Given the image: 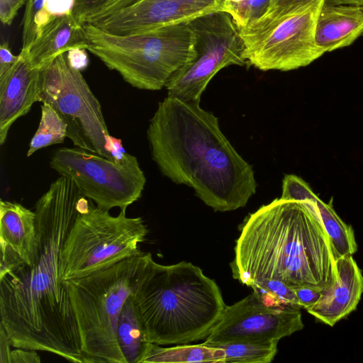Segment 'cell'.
<instances>
[{"mask_svg":"<svg viewBox=\"0 0 363 363\" xmlns=\"http://www.w3.org/2000/svg\"><path fill=\"white\" fill-rule=\"evenodd\" d=\"M83 195L60 176L35 203L36 259L0 274L1 323L13 347L44 351L84 363L70 298L60 276V256Z\"/></svg>","mask_w":363,"mask_h":363,"instance_id":"6da1fadb","label":"cell"},{"mask_svg":"<svg viewBox=\"0 0 363 363\" xmlns=\"http://www.w3.org/2000/svg\"><path fill=\"white\" fill-rule=\"evenodd\" d=\"M147 136L162 174L191 187L215 211L244 207L255 194L252 165L223 133L218 118L200 102L167 95L150 119Z\"/></svg>","mask_w":363,"mask_h":363,"instance_id":"7a4b0ae2","label":"cell"},{"mask_svg":"<svg viewBox=\"0 0 363 363\" xmlns=\"http://www.w3.org/2000/svg\"><path fill=\"white\" fill-rule=\"evenodd\" d=\"M311 191L299 182L292 189L294 200L276 199L247 218L230 264L234 279L250 287L274 279L319 291L337 281V259Z\"/></svg>","mask_w":363,"mask_h":363,"instance_id":"3957f363","label":"cell"},{"mask_svg":"<svg viewBox=\"0 0 363 363\" xmlns=\"http://www.w3.org/2000/svg\"><path fill=\"white\" fill-rule=\"evenodd\" d=\"M148 342L183 345L205 340L226 305L214 280L190 262L151 257L132 294Z\"/></svg>","mask_w":363,"mask_h":363,"instance_id":"277c9868","label":"cell"},{"mask_svg":"<svg viewBox=\"0 0 363 363\" xmlns=\"http://www.w3.org/2000/svg\"><path fill=\"white\" fill-rule=\"evenodd\" d=\"M151 257L142 252L86 276L62 281L76 318L84 363H126L117 342V322Z\"/></svg>","mask_w":363,"mask_h":363,"instance_id":"5b68a950","label":"cell"},{"mask_svg":"<svg viewBox=\"0 0 363 363\" xmlns=\"http://www.w3.org/2000/svg\"><path fill=\"white\" fill-rule=\"evenodd\" d=\"M86 50L132 86L165 87L170 77L196 55V35L188 23L130 35H116L83 24Z\"/></svg>","mask_w":363,"mask_h":363,"instance_id":"8992f818","label":"cell"},{"mask_svg":"<svg viewBox=\"0 0 363 363\" xmlns=\"http://www.w3.org/2000/svg\"><path fill=\"white\" fill-rule=\"evenodd\" d=\"M325 1L270 0L259 18L238 28L247 65L262 71H290L320 57L315 32Z\"/></svg>","mask_w":363,"mask_h":363,"instance_id":"52a82bcc","label":"cell"},{"mask_svg":"<svg viewBox=\"0 0 363 363\" xmlns=\"http://www.w3.org/2000/svg\"><path fill=\"white\" fill-rule=\"evenodd\" d=\"M140 217L130 218L126 210L113 216L95 206L79 211L60 256L62 281L80 278L140 254L139 244L147 234Z\"/></svg>","mask_w":363,"mask_h":363,"instance_id":"ba28073f","label":"cell"},{"mask_svg":"<svg viewBox=\"0 0 363 363\" xmlns=\"http://www.w3.org/2000/svg\"><path fill=\"white\" fill-rule=\"evenodd\" d=\"M39 101L50 104L67 125L75 147L113 160L107 150L110 135L100 102L81 72L72 67L67 52L41 69Z\"/></svg>","mask_w":363,"mask_h":363,"instance_id":"9c48e42d","label":"cell"},{"mask_svg":"<svg viewBox=\"0 0 363 363\" xmlns=\"http://www.w3.org/2000/svg\"><path fill=\"white\" fill-rule=\"evenodd\" d=\"M50 166L69 177L80 193L97 206L126 210L142 196L146 178L136 157L126 152L115 161L78 147H60Z\"/></svg>","mask_w":363,"mask_h":363,"instance_id":"30bf717a","label":"cell"},{"mask_svg":"<svg viewBox=\"0 0 363 363\" xmlns=\"http://www.w3.org/2000/svg\"><path fill=\"white\" fill-rule=\"evenodd\" d=\"M196 35L194 58L167 82V95L200 102L209 82L223 68L247 65L239 29L227 12L211 13L188 22Z\"/></svg>","mask_w":363,"mask_h":363,"instance_id":"8fae6325","label":"cell"},{"mask_svg":"<svg viewBox=\"0 0 363 363\" xmlns=\"http://www.w3.org/2000/svg\"><path fill=\"white\" fill-rule=\"evenodd\" d=\"M300 309L269 305L253 291L225 306L203 343L213 347L241 341H279L303 328Z\"/></svg>","mask_w":363,"mask_h":363,"instance_id":"7c38bea8","label":"cell"},{"mask_svg":"<svg viewBox=\"0 0 363 363\" xmlns=\"http://www.w3.org/2000/svg\"><path fill=\"white\" fill-rule=\"evenodd\" d=\"M225 0H140L137 4L89 23L116 35H130L188 23L211 13L225 11Z\"/></svg>","mask_w":363,"mask_h":363,"instance_id":"4fadbf2b","label":"cell"},{"mask_svg":"<svg viewBox=\"0 0 363 363\" xmlns=\"http://www.w3.org/2000/svg\"><path fill=\"white\" fill-rule=\"evenodd\" d=\"M0 274L21 264L33 265L38 250L35 211L19 203L0 201Z\"/></svg>","mask_w":363,"mask_h":363,"instance_id":"5bb4252c","label":"cell"},{"mask_svg":"<svg viewBox=\"0 0 363 363\" xmlns=\"http://www.w3.org/2000/svg\"><path fill=\"white\" fill-rule=\"evenodd\" d=\"M18 61L0 75V145L6 142L13 123L27 114L35 102L39 101L42 74L33 69L27 51L20 52Z\"/></svg>","mask_w":363,"mask_h":363,"instance_id":"9a60e30c","label":"cell"},{"mask_svg":"<svg viewBox=\"0 0 363 363\" xmlns=\"http://www.w3.org/2000/svg\"><path fill=\"white\" fill-rule=\"evenodd\" d=\"M337 281L320 291L318 302L306 311L322 323L333 326L354 311L363 294V276L352 255L336 260Z\"/></svg>","mask_w":363,"mask_h":363,"instance_id":"2e32d148","label":"cell"},{"mask_svg":"<svg viewBox=\"0 0 363 363\" xmlns=\"http://www.w3.org/2000/svg\"><path fill=\"white\" fill-rule=\"evenodd\" d=\"M88 39L83 24L73 13L56 16L41 29L40 35L27 50L33 69H41L58 55L73 48L86 49Z\"/></svg>","mask_w":363,"mask_h":363,"instance_id":"e0dca14e","label":"cell"},{"mask_svg":"<svg viewBox=\"0 0 363 363\" xmlns=\"http://www.w3.org/2000/svg\"><path fill=\"white\" fill-rule=\"evenodd\" d=\"M363 34V5L324 2L318 14L315 41L325 52L347 47Z\"/></svg>","mask_w":363,"mask_h":363,"instance_id":"ac0fdd59","label":"cell"},{"mask_svg":"<svg viewBox=\"0 0 363 363\" xmlns=\"http://www.w3.org/2000/svg\"><path fill=\"white\" fill-rule=\"evenodd\" d=\"M116 338L126 363H140L148 342L131 295L118 316Z\"/></svg>","mask_w":363,"mask_h":363,"instance_id":"d6986e66","label":"cell"},{"mask_svg":"<svg viewBox=\"0 0 363 363\" xmlns=\"http://www.w3.org/2000/svg\"><path fill=\"white\" fill-rule=\"evenodd\" d=\"M225 353L220 347H211L204 343L196 345H180L163 347L148 342L140 360L145 362H222Z\"/></svg>","mask_w":363,"mask_h":363,"instance_id":"ffe728a7","label":"cell"},{"mask_svg":"<svg viewBox=\"0 0 363 363\" xmlns=\"http://www.w3.org/2000/svg\"><path fill=\"white\" fill-rule=\"evenodd\" d=\"M279 341H241L213 346L223 350L224 363H269L277 352Z\"/></svg>","mask_w":363,"mask_h":363,"instance_id":"44dd1931","label":"cell"},{"mask_svg":"<svg viewBox=\"0 0 363 363\" xmlns=\"http://www.w3.org/2000/svg\"><path fill=\"white\" fill-rule=\"evenodd\" d=\"M67 137L65 121L50 104L43 103L40 123L30 142L27 156H31L41 148L62 143Z\"/></svg>","mask_w":363,"mask_h":363,"instance_id":"7402d4cb","label":"cell"},{"mask_svg":"<svg viewBox=\"0 0 363 363\" xmlns=\"http://www.w3.org/2000/svg\"><path fill=\"white\" fill-rule=\"evenodd\" d=\"M251 287L269 305L301 308L294 289L281 281L264 279L254 284Z\"/></svg>","mask_w":363,"mask_h":363,"instance_id":"603a6c76","label":"cell"},{"mask_svg":"<svg viewBox=\"0 0 363 363\" xmlns=\"http://www.w3.org/2000/svg\"><path fill=\"white\" fill-rule=\"evenodd\" d=\"M45 0H27L23 19L22 50H28L47 23Z\"/></svg>","mask_w":363,"mask_h":363,"instance_id":"cb8c5ba5","label":"cell"},{"mask_svg":"<svg viewBox=\"0 0 363 363\" xmlns=\"http://www.w3.org/2000/svg\"><path fill=\"white\" fill-rule=\"evenodd\" d=\"M270 0H244L240 2L225 1V12L233 18L238 28L245 27L259 18Z\"/></svg>","mask_w":363,"mask_h":363,"instance_id":"d4e9b609","label":"cell"},{"mask_svg":"<svg viewBox=\"0 0 363 363\" xmlns=\"http://www.w3.org/2000/svg\"><path fill=\"white\" fill-rule=\"evenodd\" d=\"M74 0H45V17L47 23L52 18L72 13Z\"/></svg>","mask_w":363,"mask_h":363,"instance_id":"484cf974","label":"cell"},{"mask_svg":"<svg viewBox=\"0 0 363 363\" xmlns=\"http://www.w3.org/2000/svg\"><path fill=\"white\" fill-rule=\"evenodd\" d=\"M111 0H74L72 13L82 24L83 20L89 15L99 10Z\"/></svg>","mask_w":363,"mask_h":363,"instance_id":"4316f807","label":"cell"},{"mask_svg":"<svg viewBox=\"0 0 363 363\" xmlns=\"http://www.w3.org/2000/svg\"><path fill=\"white\" fill-rule=\"evenodd\" d=\"M27 0H0V19L4 25H11L18 10Z\"/></svg>","mask_w":363,"mask_h":363,"instance_id":"83f0119b","label":"cell"},{"mask_svg":"<svg viewBox=\"0 0 363 363\" xmlns=\"http://www.w3.org/2000/svg\"><path fill=\"white\" fill-rule=\"evenodd\" d=\"M301 308L308 310L313 307L319 300L321 292L311 287H298L294 289Z\"/></svg>","mask_w":363,"mask_h":363,"instance_id":"f1b7e54d","label":"cell"},{"mask_svg":"<svg viewBox=\"0 0 363 363\" xmlns=\"http://www.w3.org/2000/svg\"><path fill=\"white\" fill-rule=\"evenodd\" d=\"M40 356L35 350L16 348L10 353L9 363H39Z\"/></svg>","mask_w":363,"mask_h":363,"instance_id":"f546056e","label":"cell"},{"mask_svg":"<svg viewBox=\"0 0 363 363\" xmlns=\"http://www.w3.org/2000/svg\"><path fill=\"white\" fill-rule=\"evenodd\" d=\"M20 53L14 55L7 42H3L0 45V75L3 74L20 59Z\"/></svg>","mask_w":363,"mask_h":363,"instance_id":"4dcf8cb0","label":"cell"},{"mask_svg":"<svg viewBox=\"0 0 363 363\" xmlns=\"http://www.w3.org/2000/svg\"><path fill=\"white\" fill-rule=\"evenodd\" d=\"M85 50L77 48L71 49L67 52V57L70 65L79 71L86 67L88 65V56Z\"/></svg>","mask_w":363,"mask_h":363,"instance_id":"1f68e13d","label":"cell"},{"mask_svg":"<svg viewBox=\"0 0 363 363\" xmlns=\"http://www.w3.org/2000/svg\"><path fill=\"white\" fill-rule=\"evenodd\" d=\"M11 342L3 326L0 325V363H9Z\"/></svg>","mask_w":363,"mask_h":363,"instance_id":"d6a6232c","label":"cell"},{"mask_svg":"<svg viewBox=\"0 0 363 363\" xmlns=\"http://www.w3.org/2000/svg\"><path fill=\"white\" fill-rule=\"evenodd\" d=\"M325 2L333 4L363 5V0H325Z\"/></svg>","mask_w":363,"mask_h":363,"instance_id":"836d02e7","label":"cell"},{"mask_svg":"<svg viewBox=\"0 0 363 363\" xmlns=\"http://www.w3.org/2000/svg\"><path fill=\"white\" fill-rule=\"evenodd\" d=\"M226 1H230V2H234V3H237V2H240L242 1H244V0H225Z\"/></svg>","mask_w":363,"mask_h":363,"instance_id":"e575fe53","label":"cell"}]
</instances>
